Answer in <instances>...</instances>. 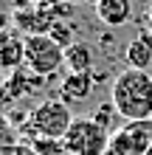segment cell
Masks as SVG:
<instances>
[{"mask_svg":"<svg viewBox=\"0 0 152 155\" xmlns=\"http://www.w3.org/2000/svg\"><path fill=\"white\" fill-rule=\"evenodd\" d=\"M110 130L102 127L96 118H73L70 130L62 138V147H65L68 155H107V147H110Z\"/></svg>","mask_w":152,"mask_h":155,"instance_id":"obj_2","label":"cell"},{"mask_svg":"<svg viewBox=\"0 0 152 155\" xmlns=\"http://www.w3.org/2000/svg\"><path fill=\"white\" fill-rule=\"evenodd\" d=\"M0 155H3V150H0Z\"/></svg>","mask_w":152,"mask_h":155,"instance_id":"obj_15","label":"cell"},{"mask_svg":"<svg viewBox=\"0 0 152 155\" xmlns=\"http://www.w3.org/2000/svg\"><path fill=\"white\" fill-rule=\"evenodd\" d=\"M65 65L70 74H90L93 68V48L87 42H70L65 48Z\"/></svg>","mask_w":152,"mask_h":155,"instance_id":"obj_10","label":"cell"},{"mask_svg":"<svg viewBox=\"0 0 152 155\" xmlns=\"http://www.w3.org/2000/svg\"><path fill=\"white\" fill-rule=\"evenodd\" d=\"M25 40V68L34 76H53L65 65V45L51 34H28Z\"/></svg>","mask_w":152,"mask_h":155,"instance_id":"obj_3","label":"cell"},{"mask_svg":"<svg viewBox=\"0 0 152 155\" xmlns=\"http://www.w3.org/2000/svg\"><path fill=\"white\" fill-rule=\"evenodd\" d=\"M70 124H73V113H70L68 102H59V99L40 102L28 118V130L37 138H51V141H62Z\"/></svg>","mask_w":152,"mask_h":155,"instance_id":"obj_4","label":"cell"},{"mask_svg":"<svg viewBox=\"0 0 152 155\" xmlns=\"http://www.w3.org/2000/svg\"><path fill=\"white\" fill-rule=\"evenodd\" d=\"M82 3H90V6H96V3H99V0H82Z\"/></svg>","mask_w":152,"mask_h":155,"instance_id":"obj_12","label":"cell"},{"mask_svg":"<svg viewBox=\"0 0 152 155\" xmlns=\"http://www.w3.org/2000/svg\"><path fill=\"white\" fill-rule=\"evenodd\" d=\"M0 130H3V118H0Z\"/></svg>","mask_w":152,"mask_h":155,"instance_id":"obj_13","label":"cell"},{"mask_svg":"<svg viewBox=\"0 0 152 155\" xmlns=\"http://www.w3.org/2000/svg\"><path fill=\"white\" fill-rule=\"evenodd\" d=\"M110 102L127 121H149L152 118V76L149 71L127 68L113 79Z\"/></svg>","mask_w":152,"mask_h":155,"instance_id":"obj_1","label":"cell"},{"mask_svg":"<svg viewBox=\"0 0 152 155\" xmlns=\"http://www.w3.org/2000/svg\"><path fill=\"white\" fill-rule=\"evenodd\" d=\"M124 59L135 71H149L152 68V34L149 31H138L135 37L130 40L127 51H124Z\"/></svg>","mask_w":152,"mask_h":155,"instance_id":"obj_7","label":"cell"},{"mask_svg":"<svg viewBox=\"0 0 152 155\" xmlns=\"http://www.w3.org/2000/svg\"><path fill=\"white\" fill-rule=\"evenodd\" d=\"M115 116H118V110H115V104H113V102L99 104V110H93V118H96L102 127H107V130L113 127V118H115Z\"/></svg>","mask_w":152,"mask_h":155,"instance_id":"obj_11","label":"cell"},{"mask_svg":"<svg viewBox=\"0 0 152 155\" xmlns=\"http://www.w3.org/2000/svg\"><path fill=\"white\" fill-rule=\"evenodd\" d=\"M96 17L107 28H121L132 17V3L130 0H99L96 3Z\"/></svg>","mask_w":152,"mask_h":155,"instance_id":"obj_8","label":"cell"},{"mask_svg":"<svg viewBox=\"0 0 152 155\" xmlns=\"http://www.w3.org/2000/svg\"><path fill=\"white\" fill-rule=\"evenodd\" d=\"M65 155H68V152H65Z\"/></svg>","mask_w":152,"mask_h":155,"instance_id":"obj_16","label":"cell"},{"mask_svg":"<svg viewBox=\"0 0 152 155\" xmlns=\"http://www.w3.org/2000/svg\"><path fill=\"white\" fill-rule=\"evenodd\" d=\"M147 155H152V147H149V152H147Z\"/></svg>","mask_w":152,"mask_h":155,"instance_id":"obj_14","label":"cell"},{"mask_svg":"<svg viewBox=\"0 0 152 155\" xmlns=\"http://www.w3.org/2000/svg\"><path fill=\"white\" fill-rule=\"evenodd\" d=\"M152 147V118L149 121H127L110 135L107 155H147Z\"/></svg>","mask_w":152,"mask_h":155,"instance_id":"obj_5","label":"cell"},{"mask_svg":"<svg viewBox=\"0 0 152 155\" xmlns=\"http://www.w3.org/2000/svg\"><path fill=\"white\" fill-rule=\"evenodd\" d=\"M62 102H85L93 90V74H68L62 79Z\"/></svg>","mask_w":152,"mask_h":155,"instance_id":"obj_9","label":"cell"},{"mask_svg":"<svg viewBox=\"0 0 152 155\" xmlns=\"http://www.w3.org/2000/svg\"><path fill=\"white\" fill-rule=\"evenodd\" d=\"M25 65V40L0 28V71H17Z\"/></svg>","mask_w":152,"mask_h":155,"instance_id":"obj_6","label":"cell"}]
</instances>
